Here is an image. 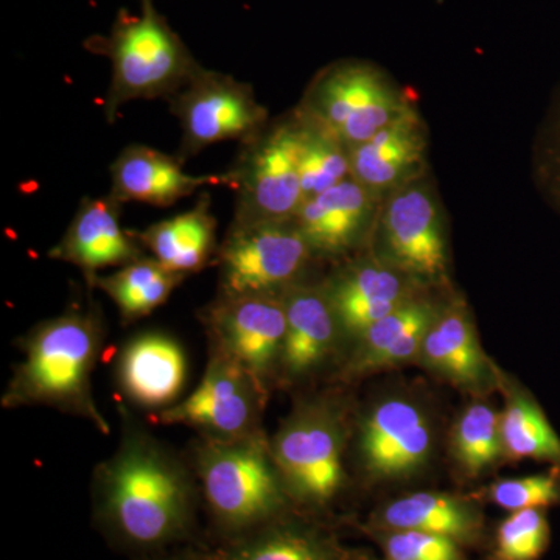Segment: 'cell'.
Wrapping results in <instances>:
<instances>
[{
	"mask_svg": "<svg viewBox=\"0 0 560 560\" xmlns=\"http://www.w3.org/2000/svg\"><path fill=\"white\" fill-rule=\"evenodd\" d=\"M119 444L92 477V518L114 547L160 555L194 537L201 493L194 469L119 405Z\"/></svg>",
	"mask_w": 560,
	"mask_h": 560,
	"instance_id": "6da1fadb",
	"label": "cell"
},
{
	"mask_svg": "<svg viewBox=\"0 0 560 560\" xmlns=\"http://www.w3.org/2000/svg\"><path fill=\"white\" fill-rule=\"evenodd\" d=\"M102 308L94 301L70 304L18 338L21 361L14 366L0 405L5 410L46 407L90 422L110 434L92 389V375L105 346Z\"/></svg>",
	"mask_w": 560,
	"mask_h": 560,
	"instance_id": "7a4b0ae2",
	"label": "cell"
},
{
	"mask_svg": "<svg viewBox=\"0 0 560 560\" xmlns=\"http://www.w3.org/2000/svg\"><path fill=\"white\" fill-rule=\"evenodd\" d=\"M191 469L220 540L235 539L294 510L264 430L231 441L194 445Z\"/></svg>",
	"mask_w": 560,
	"mask_h": 560,
	"instance_id": "3957f363",
	"label": "cell"
},
{
	"mask_svg": "<svg viewBox=\"0 0 560 560\" xmlns=\"http://www.w3.org/2000/svg\"><path fill=\"white\" fill-rule=\"evenodd\" d=\"M352 434L338 394L301 400L270 438L272 460L294 510L315 515L346 488L345 456Z\"/></svg>",
	"mask_w": 560,
	"mask_h": 560,
	"instance_id": "277c9868",
	"label": "cell"
},
{
	"mask_svg": "<svg viewBox=\"0 0 560 560\" xmlns=\"http://www.w3.org/2000/svg\"><path fill=\"white\" fill-rule=\"evenodd\" d=\"M231 189L237 194L234 226L287 223L300 212V124L296 116L276 121L243 142Z\"/></svg>",
	"mask_w": 560,
	"mask_h": 560,
	"instance_id": "5b68a950",
	"label": "cell"
},
{
	"mask_svg": "<svg viewBox=\"0 0 560 560\" xmlns=\"http://www.w3.org/2000/svg\"><path fill=\"white\" fill-rule=\"evenodd\" d=\"M108 54L113 60L105 106L109 120L125 103L172 98L200 69L150 3L142 16L117 28Z\"/></svg>",
	"mask_w": 560,
	"mask_h": 560,
	"instance_id": "8992f818",
	"label": "cell"
},
{
	"mask_svg": "<svg viewBox=\"0 0 560 560\" xmlns=\"http://www.w3.org/2000/svg\"><path fill=\"white\" fill-rule=\"evenodd\" d=\"M411 109L381 70L366 62H341L323 70L298 108L348 149L368 142Z\"/></svg>",
	"mask_w": 560,
	"mask_h": 560,
	"instance_id": "52a82bcc",
	"label": "cell"
},
{
	"mask_svg": "<svg viewBox=\"0 0 560 560\" xmlns=\"http://www.w3.org/2000/svg\"><path fill=\"white\" fill-rule=\"evenodd\" d=\"M353 448L360 474L371 485L410 481L433 459L436 423L422 401L389 394L361 416Z\"/></svg>",
	"mask_w": 560,
	"mask_h": 560,
	"instance_id": "ba28073f",
	"label": "cell"
},
{
	"mask_svg": "<svg viewBox=\"0 0 560 560\" xmlns=\"http://www.w3.org/2000/svg\"><path fill=\"white\" fill-rule=\"evenodd\" d=\"M268 393L241 363L210 348L197 388L153 419L162 425L189 427L205 440H238L261 430Z\"/></svg>",
	"mask_w": 560,
	"mask_h": 560,
	"instance_id": "9c48e42d",
	"label": "cell"
},
{
	"mask_svg": "<svg viewBox=\"0 0 560 560\" xmlns=\"http://www.w3.org/2000/svg\"><path fill=\"white\" fill-rule=\"evenodd\" d=\"M315 257L294 221L231 224L219 246L220 294H283Z\"/></svg>",
	"mask_w": 560,
	"mask_h": 560,
	"instance_id": "30bf717a",
	"label": "cell"
},
{
	"mask_svg": "<svg viewBox=\"0 0 560 560\" xmlns=\"http://www.w3.org/2000/svg\"><path fill=\"white\" fill-rule=\"evenodd\" d=\"M377 259L418 285L445 283L448 249L436 198L412 178L390 191L377 231Z\"/></svg>",
	"mask_w": 560,
	"mask_h": 560,
	"instance_id": "8fae6325",
	"label": "cell"
},
{
	"mask_svg": "<svg viewBox=\"0 0 560 560\" xmlns=\"http://www.w3.org/2000/svg\"><path fill=\"white\" fill-rule=\"evenodd\" d=\"M171 106L183 132L179 161L224 140L246 142L267 127V108L249 84L201 66Z\"/></svg>",
	"mask_w": 560,
	"mask_h": 560,
	"instance_id": "7c38bea8",
	"label": "cell"
},
{
	"mask_svg": "<svg viewBox=\"0 0 560 560\" xmlns=\"http://www.w3.org/2000/svg\"><path fill=\"white\" fill-rule=\"evenodd\" d=\"M210 348L221 350L270 390L278 377L280 350L285 337L282 294H219L201 312Z\"/></svg>",
	"mask_w": 560,
	"mask_h": 560,
	"instance_id": "4fadbf2b",
	"label": "cell"
},
{
	"mask_svg": "<svg viewBox=\"0 0 560 560\" xmlns=\"http://www.w3.org/2000/svg\"><path fill=\"white\" fill-rule=\"evenodd\" d=\"M416 363L474 399H488L499 390L500 366L482 349L469 307L460 298L441 305Z\"/></svg>",
	"mask_w": 560,
	"mask_h": 560,
	"instance_id": "5bb4252c",
	"label": "cell"
},
{
	"mask_svg": "<svg viewBox=\"0 0 560 560\" xmlns=\"http://www.w3.org/2000/svg\"><path fill=\"white\" fill-rule=\"evenodd\" d=\"M364 534L374 530H415L448 537L466 547L486 539V517L481 501L474 495L416 490L378 504L363 523Z\"/></svg>",
	"mask_w": 560,
	"mask_h": 560,
	"instance_id": "9a60e30c",
	"label": "cell"
},
{
	"mask_svg": "<svg viewBox=\"0 0 560 560\" xmlns=\"http://www.w3.org/2000/svg\"><path fill=\"white\" fill-rule=\"evenodd\" d=\"M121 202L116 198H83L68 230L49 250L50 259L66 261L83 272L88 285L106 268H120L145 257V249L125 231Z\"/></svg>",
	"mask_w": 560,
	"mask_h": 560,
	"instance_id": "2e32d148",
	"label": "cell"
},
{
	"mask_svg": "<svg viewBox=\"0 0 560 560\" xmlns=\"http://www.w3.org/2000/svg\"><path fill=\"white\" fill-rule=\"evenodd\" d=\"M282 296L287 326L276 378L296 383L312 377L334 359L345 334L324 287L296 283Z\"/></svg>",
	"mask_w": 560,
	"mask_h": 560,
	"instance_id": "e0dca14e",
	"label": "cell"
},
{
	"mask_svg": "<svg viewBox=\"0 0 560 560\" xmlns=\"http://www.w3.org/2000/svg\"><path fill=\"white\" fill-rule=\"evenodd\" d=\"M116 378L132 405L156 415L180 400L187 382L186 352L171 335L143 331L121 348Z\"/></svg>",
	"mask_w": 560,
	"mask_h": 560,
	"instance_id": "ac0fdd59",
	"label": "cell"
},
{
	"mask_svg": "<svg viewBox=\"0 0 560 560\" xmlns=\"http://www.w3.org/2000/svg\"><path fill=\"white\" fill-rule=\"evenodd\" d=\"M416 287L418 283L375 257L349 265L324 290L342 334L355 340L372 324L418 296Z\"/></svg>",
	"mask_w": 560,
	"mask_h": 560,
	"instance_id": "d6986e66",
	"label": "cell"
},
{
	"mask_svg": "<svg viewBox=\"0 0 560 560\" xmlns=\"http://www.w3.org/2000/svg\"><path fill=\"white\" fill-rule=\"evenodd\" d=\"M198 551L202 560H346L352 552L330 528L301 511Z\"/></svg>",
	"mask_w": 560,
	"mask_h": 560,
	"instance_id": "ffe728a7",
	"label": "cell"
},
{
	"mask_svg": "<svg viewBox=\"0 0 560 560\" xmlns=\"http://www.w3.org/2000/svg\"><path fill=\"white\" fill-rule=\"evenodd\" d=\"M208 186L232 187L230 172L190 175L179 158L147 145L127 147L110 165V197L167 208Z\"/></svg>",
	"mask_w": 560,
	"mask_h": 560,
	"instance_id": "44dd1931",
	"label": "cell"
},
{
	"mask_svg": "<svg viewBox=\"0 0 560 560\" xmlns=\"http://www.w3.org/2000/svg\"><path fill=\"white\" fill-rule=\"evenodd\" d=\"M440 308L436 302L416 296L372 324L353 340L340 371L341 381H357L418 361L423 338Z\"/></svg>",
	"mask_w": 560,
	"mask_h": 560,
	"instance_id": "7402d4cb",
	"label": "cell"
},
{
	"mask_svg": "<svg viewBox=\"0 0 560 560\" xmlns=\"http://www.w3.org/2000/svg\"><path fill=\"white\" fill-rule=\"evenodd\" d=\"M374 197L349 176L302 202L294 223L315 256H342L359 245L370 226Z\"/></svg>",
	"mask_w": 560,
	"mask_h": 560,
	"instance_id": "603a6c76",
	"label": "cell"
},
{
	"mask_svg": "<svg viewBox=\"0 0 560 560\" xmlns=\"http://www.w3.org/2000/svg\"><path fill=\"white\" fill-rule=\"evenodd\" d=\"M425 149L422 124L411 110L368 142L349 149L350 178L375 195L396 189L412 179Z\"/></svg>",
	"mask_w": 560,
	"mask_h": 560,
	"instance_id": "cb8c5ba5",
	"label": "cell"
},
{
	"mask_svg": "<svg viewBox=\"0 0 560 560\" xmlns=\"http://www.w3.org/2000/svg\"><path fill=\"white\" fill-rule=\"evenodd\" d=\"M132 235L153 259L183 276L205 270L219 253L217 220L210 212L208 195L187 212Z\"/></svg>",
	"mask_w": 560,
	"mask_h": 560,
	"instance_id": "d4e9b609",
	"label": "cell"
},
{
	"mask_svg": "<svg viewBox=\"0 0 560 560\" xmlns=\"http://www.w3.org/2000/svg\"><path fill=\"white\" fill-rule=\"evenodd\" d=\"M503 396L501 441L504 460H537L560 469V436L528 388L499 368Z\"/></svg>",
	"mask_w": 560,
	"mask_h": 560,
	"instance_id": "484cf974",
	"label": "cell"
},
{
	"mask_svg": "<svg viewBox=\"0 0 560 560\" xmlns=\"http://www.w3.org/2000/svg\"><path fill=\"white\" fill-rule=\"evenodd\" d=\"M186 276L173 272L151 256L131 261L110 275L92 279L91 289H98L119 311L125 324L145 318L171 300Z\"/></svg>",
	"mask_w": 560,
	"mask_h": 560,
	"instance_id": "4316f807",
	"label": "cell"
},
{
	"mask_svg": "<svg viewBox=\"0 0 560 560\" xmlns=\"http://www.w3.org/2000/svg\"><path fill=\"white\" fill-rule=\"evenodd\" d=\"M448 452L466 480H478L504 460L501 411L486 399H475L456 416L448 433Z\"/></svg>",
	"mask_w": 560,
	"mask_h": 560,
	"instance_id": "83f0119b",
	"label": "cell"
},
{
	"mask_svg": "<svg viewBox=\"0 0 560 560\" xmlns=\"http://www.w3.org/2000/svg\"><path fill=\"white\" fill-rule=\"evenodd\" d=\"M294 116L300 124V175L305 201L349 178V149L300 110H294Z\"/></svg>",
	"mask_w": 560,
	"mask_h": 560,
	"instance_id": "f1b7e54d",
	"label": "cell"
},
{
	"mask_svg": "<svg viewBox=\"0 0 560 560\" xmlns=\"http://www.w3.org/2000/svg\"><path fill=\"white\" fill-rule=\"evenodd\" d=\"M550 541L548 510L508 512L493 533L489 560H540Z\"/></svg>",
	"mask_w": 560,
	"mask_h": 560,
	"instance_id": "f546056e",
	"label": "cell"
},
{
	"mask_svg": "<svg viewBox=\"0 0 560 560\" xmlns=\"http://www.w3.org/2000/svg\"><path fill=\"white\" fill-rule=\"evenodd\" d=\"M474 497L506 512L560 508V469L550 467L528 477L501 478Z\"/></svg>",
	"mask_w": 560,
	"mask_h": 560,
	"instance_id": "4dcf8cb0",
	"label": "cell"
},
{
	"mask_svg": "<svg viewBox=\"0 0 560 560\" xmlns=\"http://www.w3.org/2000/svg\"><path fill=\"white\" fill-rule=\"evenodd\" d=\"M533 176L544 201L560 215V83L534 140Z\"/></svg>",
	"mask_w": 560,
	"mask_h": 560,
	"instance_id": "1f68e13d",
	"label": "cell"
},
{
	"mask_svg": "<svg viewBox=\"0 0 560 560\" xmlns=\"http://www.w3.org/2000/svg\"><path fill=\"white\" fill-rule=\"evenodd\" d=\"M366 536L378 545L383 560H471L458 541L434 534L374 530Z\"/></svg>",
	"mask_w": 560,
	"mask_h": 560,
	"instance_id": "d6a6232c",
	"label": "cell"
},
{
	"mask_svg": "<svg viewBox=\"0 0 560 560\" xmlns=\"http://www.w3.org/2000/svg\"><path fill=\"white\" fill-rule=\"evenodd\" d=\"M143 560H202L200 551L197 550H184L176 552H160V555L149 556Z\"/></svg>",
	"mask_w": 560,
	"mask_h": 560,
	"instance_id": "836d02e7",
	"label": "cell"
},
{
	"mask_svg": "<svg viewBox=\"0 0 560 560\" xmlns=\"http://www.w3.org/2000/svg\"><path fill=\"white\" fill-rule=\"evenodd\" d=\"M346 560H383V559H378V558H375L374 555H370V552H355V551H352L350 552V556L348 559Z\"/></svg>",
	"mask_w": 560,
	"mask_h": 560,
	"instance_id": "e575fe53",
	"label": "cell"
}]
</instances>
